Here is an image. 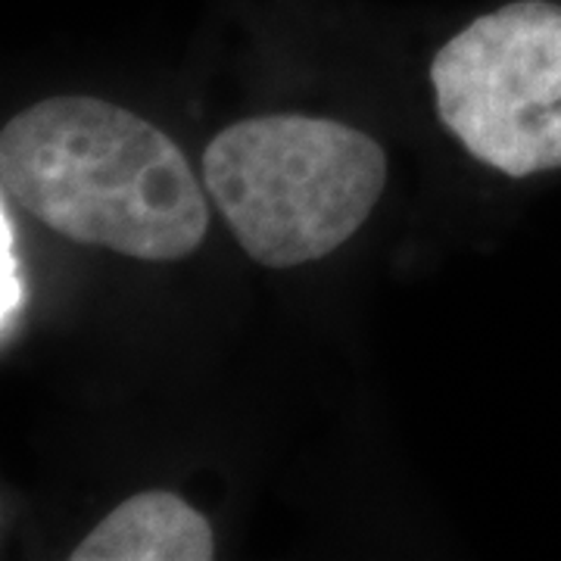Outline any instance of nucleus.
Listing matches in <instances>:
<instances>
[{"label": "nucleus", "instance_id": "f257e3e1", "mask_svg": "<svg viewBox=\"0 0 561 561\" xmlns=\"http://www.w3.org/2000/svg\"><path fill=\"white\" fill-rule=\"evenodd\" d=\"M0 187L69 241L147 262L191 256L209 206L175 140L98 98H47L0 131Z\"/></svg>", "mask_w": 561, "mask_h": 561}, {"label": "nucleus", "instance_id": "f03ea898", "mask_svg": "<svg viewBox=\"0 0 561 561\" xmlns=\"http://www.w3.org/2000/svg\"><path fill=\"white\" fill-rule=\"evenodd\" d=\"M203 181L250 260L297 268L324 260L368 221L387 187V153L343 122L260 116L213 138Z\"/></svg>", "mask_w": 561, "mask_h": 561}, {"label": "nucleus", "instance_id": "7ed1b4c3", "mask_svg": "<svg viewBox=\"0 0 561 561\" xmlns=\"http://www.w3.org/2000/svg\"><path fill=\"white\" fill-rule=\"evenodd\" d=\"M443 125L512 179L561 169V7L518 0L446 41L431 62Z\"/></svg>", "mask_w": 561, "mask_h": 561}, {"label": "nucleus", "instance_id": "20e7f679", "mask_svg": "<svg viewBox=\"0 0 561 561\" xmlns=\"http://www.w3.org/2000/svg\"><path fill=\"white\" fill-rule=\"evenodd\" d=\"M72 561H209L213 527L175 493H138L113 508L72 549Z\"/></svg>", "mask_w": 561, "mask_h": 561}, {"label": "nucleus", "instance_id": "39448f33", "mask_svg": "<svg viewBox=\"0 0 561 561\" xmlns=\"http://www.w3.org/2000/svg\"><path fill=\"white\" fill-rule=\"evenodd\" d=\"M0 231H3V250H0V260H3V294H0V321H3V337L10 331V319L13 312L20 309L22 302V287L20 275H16V256H13V228H10V213H7V203H3V216H0Z\"/></svg>", "mask_w": 561, "mask_h": 561}]
</instances>
